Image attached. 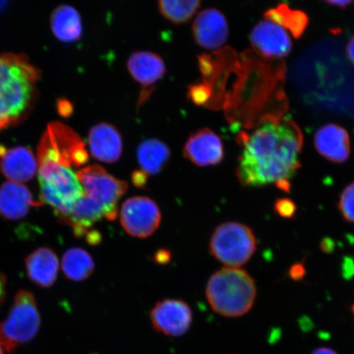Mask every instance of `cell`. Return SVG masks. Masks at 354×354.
I'll return each instance as SVG.
<instances>
[{
    "instance_id": "cell-1",
    "label": "cell",
    "mask_w": 354,
    "mask_h": 354,
    "mask_svg": "<svg viewBox=\"0 0 354 354\" xmlns=\"http://www.w3.org/2000/svg\"><path fill=\"white\" fill-rule=\"evenodd\" d=\"M303 134L290 118L264 122L248 136L240 158L237 176L245 187L276 184L289 192L290 180L300 167Z\"/></svg>"
},
{
    "instance_id": "cell-2",
    "label": "cell",
    "mask_w": 354,
    "mask_h": 354,
    "mask_svg": "<svg viewBox=\"0 0 354 354\" xmlns=\"http://www.w3.org/2000/svg\"><path fill=\"white\" fill-rule=\"evenodd\" d=\"M39 71L25 55H0V131L28 116L37 95Z\"/></svg>"
},
{
    "instance_id": "cell-3",
    "label": "cell",
    "mask_w": 354,
    "mask_h": 354,
    "mask_svg": "<svg viewBox=\"0 0 354 354\" xmlns=\"http://www.w3.org/2000/svg\"><path fill=\"white\" fill-rule=\"evenodd\" d=\"M256 295L254 279L236 268L215 272L206 287V297L212 308L227 317L245 315L253 307Z\"/></svg>"
},
{
    "instance_id": "cell-4",
    "label": "cell",
    "mask_w": 354,
    "mask_h": 354,
    "mask_svg": "<svg viewBox=\"0 0 354 354\" xmlns=\"http://www.w3.org/2000/svg\"><path fill=\"white\" fill-rule=\"evenodd\" d=\"M42 203L50 205L66 223L76 203L85 192L73 168L50 159L37 158Z\"/></svg>"
},
{
    "instance_id": "cell-5",
    "label": "cell",
    "mask_w": 354,
    "mask_h": 354,
    "mask_svg": "<svg viewBox=\"0 0 354 354\" xmlns=\"http://www.w3.org/2000/svg\"><path fill=\"white\" fill-rule=\"evenodd\" d=\"M41 322L34 295L17 292L8 317L0 322V345L8 352L15 351L37 335Z\"/></svg>"
},
{
    "instance_id": "cell-6",
    "label": "cell",
    "mask_w": 354,
    "mask_h": 354,
    "mask_svg": "<svg viewBox=\"0 0 354 354\" xmlns=\"http://www.w3.org/2000/svg\"><path fill=\"white\" fill-rule=\"evenodd\" d=\"M257 248L254 233L246 225L239 223L221 224L212 234L210 251L216 260L227 267L246 264Z\"/></svg>"
},
{
    "instance_id": "cell-7",
    "label": "cell",
    "mask_w": 354,
    "mask_h": 354,
    "mask_svg": "<svg viewBox=\"0 0 354 354\" xmlns=\"http://www.w3.org/2000/svg\"><path fill=\"white\" fill-rule=\"evenodd\" d=\"M37 158H48L71 168L79 167L88 160L86 144L77 132L65 124H48L37 149Z\"/></svg>"
},
{
    "instance_id": "cell-8",
    "label": "cell",
    "mask_w": 354,
    "mask_h": 354,
    "mask_svg": "<svg viewBox=\"0 0 354 354\" xmlns=\"http://www.w3.org/2000/svg\"><path fill=\"white\" fill-rule=\"evenodd\" d=\"M77 176L86 196L104 207L106 219H116L118 202L126 194L127 183L115 178L99 165L82 168Z\"/></svg>"
},
{
    "instance_id": "cell-9",
    "label": "cell",
    "mask_w": 354,
    "mask_h": 354,
    "mask_svg": "<svg viewBox=\"0 0 354 354\" xmlns=\"http://www.w3.org/2000/svg\"><path fill=\"white\" fill-rule=\"evenodd\" d=\"M121 224L131 236L147 238L161 223V212L153 199L144 196L128 198L121 209Z\"/></svg>"
},
{
    "instance_id": "cell-10",
    "label": "cell",
    "mask_w": 354,
    "mask_h": 354,
    "mask_svg": "<svg viewBox=\"0 0 354 354\" xmlns=\"http://www.w3.org/2000/svg\"><path fill=\"white\" fill-rule=\"evenodd\" d=\"M153 329L168 336L183 335L192 326V309L183 300L167 299L159 301L150 312Z\"/></svg>"
},
{
    "instance_id": "cell-11",
    "label": "cell",
    "mask_w": 354,
    "mask_h": 354,
    "mask_svg": "<svg viewBox=\"0 0 354 354\" xmlns=\"http://www.w3.org/2000/svg\"><path fill=\"white\" fill-rule=\"evenodd\" d=\"M250 39L256 52L268 59H281L292 50L286 29L269 20L259 22L252 30Z\"/></svg>"
},
{
    "instance_id": "cell-12",
    "label": "cell",
    "mask_w": 354,
    "mask_h": 354,
    "mask_svg": "<svg viewBox=\"0 0 354 354\" xmlns=\"http://www.w3.org/2000/svg\"><path fill=\"white\" fill-rule=\"evenodd\" d=\"M184 155L197 166L218 165L224 156L223 141L216 133L205 128L189 136L185 145Z\"/></svg>"
},
{
    "instance_id": "cell-13",
    "label": "cell",
    "mask_w": 354,
    "mask_h": 354,
    "mask_svg": "<svg viewBox=\"0 0 354 354\" xmlns=\"http://www.w3.org/2000/svg\"><path fill=\"white\" fill-rule=\"evenodd\" d=\"M193 33L199 46L207 50H216L227 41V21L220 11L207 8L197 16L193 24Z\"/></svg>"
},
{
    "instance_id": "cell-14",
    "label": "cell",
    "mask_w": 354,
    "mask_h": 354,
    "mask_svg": "<svg viewBox=\"0 0 354 354\" xmlns=\"http://www.w3.org/2000/svg\"><path fill=\"white\" fill-rule=\"evenodd\" d=\"M37 169V158L32 150L22 146L6 148L0 145V171L12 183L21 184L32 180Z\"/></svg>"
},
{
    "instance_id": "cell-15",
    "label": "cell",
    "mask_w": 354,
    "mask_h": 354,
    "mask_svg": "<svg viewBox=\"0 0 354 354\" xmlns=\"http://www.w3.org/2000/svg\"><path fill=\"white\" fill-rule=\"evenodd\" d=\"M316 149L329 161L342 163L351 154V139L348 133L336 124H326L319 128L314 136Z\"/></svg>"
},
{
    "instance_id": "cell-16",
    "label": "cell",
    "mask_w": 354,
    "mask_h": 354,
    "mask_svg": "<svg viewBox=\"0 0 354 354\" xmlns=\"http://www.w3.org/2000/svg\"><path fill=\"white\" fill-rule=\"evenodd\" d=\"M41 202L35 201L32 194L24 185L7 181L0 187V216L16 221L25 218L33 207Z\"/></svg>"
},
{
    "instance_id": "cell-17",
    "label": "cell",
    "mask_w": 354,
    "mask_h": 354,
    "mask_svg": "<svg viewBox=\"0 0 354 354\" xmlns=\"http://www.w3.org/2000/svg\"><path fill=\"white\" fill-rule=\"evenodd\" d=\"M92 156L99 161L113 163L120 158L122 140L120 133L108 123H100L93 127L88 136Z\"/></svg>"
},
{
    "instance_id": "cell-18",
    "label": "cell",
    "mask_w": 354,
    "mask_h": 354,
    "mask_svg": "<svg viewBox=\"0 0 354 354\" xmlns=\"http://www.w3.org/2000/svg\"><path fill=\"white\" fill-rule=\"evenodd\" d=\"M59 269V259L48 248H39L26 259L28 277L35 285L42 288L55 284Z\"/></svg>"
},
{
    "instance_id": "cell-19",
    "label": "cell",
    "mask_w": 354,
    "mask_h": 354,
    "mask_svg": "<svg viewBox=\"0 0 354 354\" xmlns=\"http://www.w3.org/2000/svg\"><path fill=\"white\" fill-rule=\"evenodd\" d=\"M127 68L133 78L145 88L153 86L166 73L162 57L154 53H133L127 62Z\"/></svg>"
},
{
    "instance_id": "cell-20",
    "label": "cell",
    "mask_w": 354,
    "mask_h": 354,
    "mask_svg": "<svg viewBox=\"0 0 354 354\" xmlns=\"http://www.w3.org/2000/svg\"><path fill=\"white\" fill-rule=\"evenodd\" d=\"M102 218H106L104 207L85 194L74 205L66 223L72 227L75 236L79 238L87 237L92 232L91 230L93 225Z\"/></svg>"
},
{
    "instance_id": "cell-21",
    "label": "cell",
    "mask_w": 354,
    "mask_h": 354,
    "mask_svg": "<svg viewBox=\"0 0 354 354\" xmlns=\"http://www.w3.org/2000/svg\"><path fill=\"white\" fill-rule=\"evenodd\" d=\"M170 149L162 141L149 139L143 141L137 149V158L141 169L146 176L159 174L170 158Z\"/></svg>"
},
{
    "instance_id": "cell-22",
    "label": "cell",
    "mask_w": 354,
    "mask_h": 354,
    "mask_svg": "<svg viewBox=\"0 0 354 354\" xmlns=\"http://www.w3.org/2000/svg\"><path fill=\"white\" fill-rule=\"evenodd\" d=\"M53 32L60 41L69 43L78 41L82 35L81 17L74 8L62 6L51 17Z\"/></svg>"
},
{
    "instance_id": "cell-23",
    "label": "cell",
    "mask_w": 354,
    "mask_h": 354,
    "mask_svg": "<svg viewBox=\"0 0 354 354\" xmlns=\"http://www.w3.org/2000/svg\"><path fill=\"white\" fill-rule=\"evenodd\" d=\"M62 268L71 281H82L94 272L95 263L88 252L81 248H73L64 254Z\"/></svg>"
},
{
    "instance_id": "cell-24",
    "label": "cell",
    "mask_w": 354,
    "mask_h": 354,
    "mask_svg": "<svg viewBox=\"0 0 354 354\" xmlns=\"http://www.w3.org/2000/svg\"><path fill=\"white\" fill-rule=\"evenodd\" d=\"M265 19L287 29L295 38H299L308 25L306 13L299 10H292L285 3L271 8L265 13Z\"/></svg>"
},
{
    "instance_id": "cell-25",
    "label": "cell",
    "mask_w": 354,
    "mask_h": 354,
    "mask_svg": "<svg viewBox=\"0 0 354 354\" xmlns=\"http://www.w3.org/2000/svg\"><path fill=\"white\" fill-rule=\"evenodd\" d=\"M201 1L198 0H185V1H168L162 0L158 2V10L167 19L176 24L187 22L196 13Z\"/></svg>"
},
{
    "instance_id": "cell-26",
    "label": "cell",
    "mask_w": 354,
    "mask_h": 354,
    "mask_svg": "<svg viewBox=\"0 0 354 354\" xmlns=\"http://www.w3.org/2000/svg\"><path fill=\"white\" fill-rule=\"evenodd\" d=\"M338 207L345 221L354 223V183L344 189Z\"/></svg>"
},
{
    "instance_id": "cell-27",
    "label": "cell",
    "mask_w": 354,
    "mask_h": 354,
    "mask_svg": "<svg viewBox=\"0 0 354 354\" xmlns=\"http://www.w3.org/2000/svg\"><path fill=\"white\" fill-rule=\"evenodd\" d=\"M274 209L279 216L284 218H293L297 212L295 202L288 198L277 199Z\"/></svg>"
},
{
    "instance_id": "cell-28",
    "label": "cell",
    "mask_w": 354,
    "mask_h": 354,
    "mask_svg": "<svg viewBox=\"0 0 354 354\" xmlns=\"http://www.w3.org/2000/svg\"><path fill=\"white\" fill-rule=\"evenodd\" d=\"M304 275L305 269L303 264H295L293 267L291 268L290 276L291 278H293L294 280H300V279H302Z\"/></svg>"
},
{
    "instance_id": "cell-29",
    "label": "cell",
    "mask_w": 354,
    "mask_h": 354,
    "mask_svg": "<svg viewBox=\"0 0 354 354\" xmlns=\"http://www.w3.org/2000/svg\"><path fill=\"white\" fill-rule=\"evenodd\" d=\"M347 55L348 59L354 65V35L348 43L347 46Z\"/></svg>"
},
{
    "instance_id": "cell-30",
    "label": "cell",
    "mask_w": 354,
    "mask_h": 354,
    "mask_svg": "<svg viewBox=\"0 0 354 354\" xmlns=\"http://www.w3.org/2000/svg\"><path fill=\"white\" fill-rule=\"evenodd\" d=\"M4 295H6V278L0 273V304L2 303Z\"/></svg>"
},
{
    "instance_id": "cell-31",
    "label": "cell",
    "mask_w": 354,
    "mask_h": 354,
    "mask_svg": "<svg viewBox=\"0 0 354 354\" xmlns=\"http://www.w3.org/2000/svg\"><path fill=\"white\" fill-rule=\"evenodd\" d=\"M311 354H338L333 349L330 348H318Z\"/></svg>"
},
{
    "instance_id": "cell-32",
    "label": "cell",
    "mask_w": 354,
    "mask_h": 354,
    "mask_svg": "<svg viewBox=\"0 0 354 354\" xmlns=\"http://www.w3.org/2000/svg\"><path fill=\"white\" fill-rule=\"evenodd\" d=\"M327 3L331 4V6H333L335 7H339V8H346L348 6H351V3H353V1H327Z\"/></svg>"
},
{
    "instance_id": "cell-33",
    "label": "cell",
    "mask_w": 354,
    "mask_h": 354,
    "mask_svg": "<svg viewBox=\"0 0 354 354\" xmlns=\"http://www.w3.org/2000/svg\"><path fill=\"white\" fill-rule=\"evenodd\" d=\"M157 261L158 262H166V261L169 260L170 256L169 254H167L165 251L160 252V253H158L156 255Z\"/></svg>"
},
{
    "instance_id": "cell-34",
    "label": "cell",
    "mask_w": 354,
    "mask_h": 354,
    "mask_svg": "<svg viewBox=\"0 0 354 354\" xmlns=\"http://www.w3.org/2000/svg\"><path fill=\"white\" fill-rule=\"evenodd\" d=\"M0 354H4V353H3V347L1 346V345H0Z\"/></svg>"
},
{
    "instance_id": "cell-35",
    "label": "cell",
    "mask_w": 354,
    "mask_h": 354,
    "mask_svg": "<svg viewBox=\"0 0 354 354\" xmlns=\"http://www.w3.org/2000/svg\"><path fill=\"white\" fill-rule=\"evenodd\" d=\"M6 3V2H0V8H2L3 4Z\"/></svg>"
},
{
    "instance_id": "cell-36",
    "label": "cell",
    "mask_w": 354,
    "mask_h": 354,
    "mask_svg": "<svg viewBox=\"0 0 354 354\" xmlns=\"http://www.w3.org/2000/svg\"><path fill=\"white\" fill-rule=\"evenodd\" d=\"M352 311H353V313L354 314V304H353V306H352Z\"/></svg>"
}]
</instances>
